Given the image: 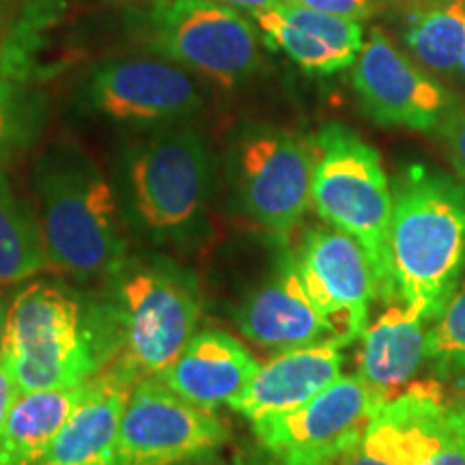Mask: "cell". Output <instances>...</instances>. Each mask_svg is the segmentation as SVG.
Segmentation results:
<instances>
[{"mask_svg": "<svg viewBox=\"0 0 465 465\" xmlns=\"http://www.w3.org/2000/svg\"><path fill=\"white\" fill-rule=\"evenodd\" d=\"M35 192L50 267L78 278L124 270L125 240L113 188L84 155H45L35 168Z\"/></svg>", "mask_w": 465, "mask_h": 465, "instance_id": "2", "label": "cell"}, {"mask_svg": "<svg viewBox=\"0 0 465 465\" xmlns=\"http://www.w3.org/2000/svg\"><path fill=\"white\" fill-rule=\"evenodd\" d=\"M7 311H9V308L5 306L3 298H0V360H3L5 336H7Z\"/></svg>", "mask_w": 465, "mask_h": 465, "instance_id": "34", "label": "cell"}, {"mask_svg": "<svg viewBox=\"0 0 465 465\" xmlns=\"http://www.w3.org/2000/svg\"><path fill=\"white\" fill-rule=\"evenodd\" d=\"M147 35L168 61L224 89L246 83L261 65L257 28L216 0H155Z\"/></svg>", "mask_w": 465, "mask_h": 465, "instance_id": "8", "label": "cell"}, {"mask_svg": "<svg viewBox=\"0 0 465 465\" xmlns=\"http://www.w3.org/2000/svg\"><path fill=\"white\" fill-rule=\"evenodd\" d=\"M302 282L342 347L362 339L369 328L375 278L362 246L334 226H315L295 252Z\"/></svg>", "mask_w": 465, "mask_h": 465, "instance_id": "13", "label": "cell"}, {"mask_svg": "<svg viewBox=\"0 0 465 465\" xmlns=\"http://www.w3.org/2000/svg\"><path fill=\"white\" fill-rule=\"evenodd\" d=\"M403 50L438 78H455L465 50V0H392Z\"/></svg>", "mask_w": 465, "mask_h": 465, "instance_id": "21", "label": "cell"}, {"mask_svg": "<svg viewBox=\"0 0 465 465\" xmlns=\"http://www.w3.org/2000/svg\"><path fill=\"white\" fill-rule=\"evenodd\" d=\"M351 83L364 114L388 127L435 132L459 102L438 75L418 65L377 26L353 63Z\"/></svg>", "mask_w": 465, "mask_h": 465, "instance_id": "11", "label": "cell"}, {"mask_svg": "<svg viewBox=\"0 0 465 465\" xmlns=\"http://www.w3.org/2000/svg\"><path fill=\"white\" fill-rule=\"evenodd\" d=\"M362 440L397 465H465V414L435 381L392 397Z\"/></svg>", "mask_w": 465, "mask_h": 465, "instance_id": "12", "label": "cell"}, {"mask_svg": "<svg viewBox=\"0 0 465 465\" xmlns=\"http://www.w3.org/2000/svg\"><path fill=\"white\" fill-rule=\"evenodd\" d=\"M302 7H311L323 14L347 17V20H369V17L386 14L392 0H291Z\"/></svg>", "mask_w": 465, "mask_h": 465, "instance_id": "27", "label": "cell"}, {"mask_svg": "<svg viewBox=\"0 0 465 465\" xmlns=\"http://www.w3.org/2000/svg\"><path fill=\"white\" fill-rule=\"evenodd\" d=\"M392 205V185L377 149L349 125L325 124L315 138L312 207L362 246L377 300L386 304L399 300L391 250Z\"/></svg>", "mask_w": 465, "mask_h": 465, "instance_id": "3", "label": "cell"}, {"mask_svg": "<svg viewBox=\"0 0 465 465\" xmlns=\"http://www.w3.org/2000/svg\"><path fill=\"white\" fill-rule=\"evenodd\" d=\"M243 461H246V465H302V463L284 461V459L272 455V452H267L265 449H263V452H259V455L243 457Z\"/></svg>", "mask_w": 465, "mask_h": 465, "instance_id": "32", "label": "cell"}, {"mask_svg": "<svg viewBox=\"0 0 465 465\" xmlns=\"http://www.w3.org/2000/svg\"><path fill=\"white\" fill-rule=\"evenodd\" d=\"M3 360L20 392L75 386L97 375L102 364L83 304L50 282L26 284L15 293Z\"/></svg>", "mask_w": 465, "mask_h": 465, "instance_id": "4", "label": "cell"}, {"mask_svg": "<svg viewBox=\"0 0 465 465\" xmlns=\"http://www.w3.org/2000/svg\"><path fill=\"white\" fill-rule=\"evenodd\" d=\"M386 405L358 373L341 375L323 392L289 414L254 422L261 449L291 463L323 465L364 438Z\"/></svg>", "mask_w": 465, "mask_h": 465, "instance_id": "10", "label": "cell"}, {"mask_svg": "<svg viewBox=\"0 0 465 465\" xmlns=\"http://www.w3.org/2000/svg\"><path fill=\"white\" fill-rule=\"evenodd\" d=\"M86 386L89 380L17 394L0 435V465H37L83 401Z\"/></svg>", "mask_w": 465, "mask_h": 465, "instance_id": "22", "label": "cell"}, {"mask_svg": "<svg viewBox=\"0 0 465 465\" xmlns=\"http://www.w3.org/2000/svg\"><path fill=\"white\" fill-rule=\"evenodd\" d=\"M213 162L192 127H168L138 144L127 160V188L138 224L155 237L183 235L212 194Z\"/></svg>", "mask_w": 465, "mask_h": 465, "instance_id": "6", "label": "cell"}, {"mask_svg": "<svg viewBox=\"0 0 465 465\" xmlns=\"http://www.w3.org/2000/svg\"><path fill=\"white\" fill-rule=\"evenodd\" d=\"M315 141L281 127H248L231 149V179L248 218L287 242L312 205Z\"/></svg>", "mask_w": 465, "mask_h": 465, "instance_id": "7", "label": "cell"}, {"mask_svg": "<svg viewBox=\"0 0 465 465\" xmlns=\"http://www.w3.org/2000/svg\"><path fill=\"white\" fill-rule=\"evenodd\" d=\"M429 323L420 312L397 300L362 336L358 375L371 391L391 401L427 362Z\"/></svg>", "mask_w": 465, "mask_h": 465, "instance_id": "20", "label": "cell"}, {"mask_svg": "<svg viewBox=\"0 0 465 465\" xmlns=\"http://www.w3.org/2000/svg\"><path fill=\"white\" fill-rule=\"evenodd\" d=\"M231 429L212 410L183 399L158 377L134 386L119 429V465H177L220 450Z\"/></svg>", "mask_w": 465, "mask_h": 465, "instance_id": "9", "label": "cell"}, {"mask_svg": "<svg viewBox=\"0 0 465 465\" xmlns=\"http://www.w3.org/2000/svg\"><path fill=\"white\" fill-rule=\"evenodd\" d=\"M50 267L39 216L0 171V282L26 281Z\"/></svg>", "mask_w": 465, "mask_h": 465, "instance_id": "23", "label": "cell"}, {"mask_svg": "<svg viewBox=\"0 0 465 465\" xmlns=\"http://www.w3.org/2000/svg\"><path fill=\"white\" fill-rule=\"evenodd\" d=\"M252 15L263 42L312 75H332L353 67L364 45L360 22L291 0H278Z\"/></svg>", "mask_w": 465, "mask_h": 465, "instance_id": "15", "label": "cell"}, {"mask_svg": "<svg viewBox=\"0 0 465 465\" xmlns=\"http://www.w3.org/2000/svg\"><path fill=\"white\" fill-rule=\"evenodd\" d=\"M438 134L441 147L449 155L457 177L465 182V102L459 97V102L446 113L444 119L440 121Z\"/></svg>", "mask_w": 465, "mask_h": 465, "instance_id": "26", "label": "cell"}, {"mask_svg": "<svg viewBox=\"0 0 465 465\" xmlns=\"http://www.w3.org/2000/svg\"><path fill=\"white\" fill-rule=\"evenodd\" d=\"M235 322L250 342L276 353L334 339L332 328L302 282L295 254H287L276 274L242 302Z\"/></svg>", "mask_w": 465, "mask_h": 465, "instance_id": "16", "label": "cell"}, {"mask_svg": "<svg viewBox=\"0 0 465 465\" xmlns=\"http://www.w3.org/2000/svg\"><path fill=\"white\" fill-rule=\"evenodd\" d=\"M457 75H459V80H461V83L465 84V50H463L461 63H459V72H457Z\"/></svg>", "mask_w": 465, "mask_h": 465, "instance_id": "35", "label": "cell"}, {"mask_svg": "<svg viewBox=\"0 0 465 465\" xmlns=\"http://www.w3.org/2000/svg\"><path fill=\"white\" fill-rule=\"evenodd\" d=\"M259 360L235 336L205 330L196 332L177 358L155 377L203 410L216 411L246 391Z\"/></svg>", "mask_w": 465, "mask_h": 465, "instance_id": "19", "label": "cell"}, {"mask_svg": "<svg viewBox=\"0 0 465 465\" xmlns=\"http://www.w3.org/2000/svg\"><path fill=\"white\" fill-rule=\"evenodd\" d=\"M20 388H17L15 377L9 371V366L5 364V360H0V435H3L5 424H7L9 411L14 407Z\"/></svg>", "mask_w": 465, "mask_h": 465, "instance_id": "29", "label": "cell"}, {"mask_svg": "<svg viewBox=\"0 0 465 465\" xmlns=\"http://www.w3.org/2000/svg\"><path fill=\"white\" fill-rule=\"evenodd\" d=\"M397 298L433 323L465 278V182L410 164L392 183Z\"/></svg>", "mask_w": 465, "mask_h": 465, "instance_id": "1", "label": "cell"}, {"mask_svg": "<svg viewBox=\"0 0 465 465\" xmlns=\"http://www.w3.org/2000/svg\"><path fill=\"white\" fill-rule=\"evenodd\" d=\"M452 386H450V394L449 397L455 401V403L461 407L463 414H465V373L463 375H457L455 380H450Z\"/></svg>", "mask_w": 465, "mask_h": 465, "instance_id": "33", "label": "cell"}, {"mask_svg": "<svg viewBox=\"0 0 465 465\" xmlns=\"http://www.w3.org/2000/svg\"><path fill=\"white\" fill-rule=\"evenodd\" d=\"M323 465H397V463H392L391 459L383 457L381 452L371 449L364 440H360L358 444L351 446V449L339 452V455L330 459V461H325Z\"/></svg>", "mask_w": 465, "mask_h": 465, "instance_id": "28", "label": "cell"}, {"mask_svg": "<svg viewBox=\"0 0 465 465\" xmlns=\"http://www.w3.org/2000/svg\"><path fill=\"white\" fill-rule=\"evenodd\" d=\"M342 349L339 341L328 339L276 353L270 362L259 366L246 391L231 403V410L252 424L298 410L342 375Z\"/></svg>", "mask_w": 465, "mask_h": 465, "instance_id": "17", "label": "cell"}, {"mask_svg": "<svg viewBox=\"0 0 465 465\" xmlns=\"http://www.w3.org/2000/svg\"><path fill=\"white\" fill-rule=\"evenodd\" d=\"M116 317L124 342L116 364L141 381L162 373L196 334L199 289L168 261L136 265L121 281Z\"/></svg>", "mask_w": 465, "mask_h": 465, "instance_id": "5", "label": "cell"}, {"mask_svg": "<svg viewBox=\"0 0 465 465\" xmlns=\"http://www.w3.org/2000/svg\"><path fill=\"white\" fill-rule=\"evenodd\" d=\"M177 465H246V461H243V455L229 459L220 455L218 450H212V452H205V455L188 459V461L177 463Z\"/></svg>", "mask_w": 465, "mask_h": 465, "instance_id": "30", "label": "cell"}, {"mask_svg": "<svg viewBox=\"0 0 465 465\" xmlns=\"http://www.w3.org/2000/svg\"><path fill=\"white\" fill-rule=\"evenodd\" d=\"M427 364L440 380L465 373V278L441 315L429 325Z\"/></svg>", "mask_w": 465, "mask_h": 465, "instance_id": "25", "label": "cell"}, {"mask_svg": "<svg viewBox=\"0 0 465 465\" xmlns=\"http://www.w3.org/2000/svg\"><path fill=\"white\" fill-rule=\"evenodd\" d=\"M89 95L100 113L132 125L177 124L203 108L194 78L177 63L155 58L106 63L93 74Z\"/></svg>", "mask_w": 465, "mask_h": 465, "instance_id": "14", "label": "cell"}, {"mask_svg": "<svg viewBox=\"0 0 465 465\" xmlns=\"http://www.w3.org/2000/svg\"><path fill=\"white\" fill-rule=\"evenodd\" d=\"M42 124V100L28 91L15 74L0 72V160L28 147Z\"/></svg>", "mask_w": 465, "mask_h": 465, "instance_id": "24", "label": "cell"}, {"mask_svg": "<svg viewBox=\"0 0 465 465\" xmlns=\"http://www.w3.org/2000/svg\"><path fill=\"white\" fill-rule=\"evenodd\" d=\"M136 383L119 364L93 375L83 401L37 465H119V429Z\"/></svg>", "mask_w": 465, "mask_h": 465, "instance_id": "18", "label": "cell"}, {"mask_svg": "<svg viewBox=\"0 0 465 465\" xmlns=\"http://www.w3.org/2000/svg\"><path fill=\"white\" fill-rule=\"evenodd\" d=\"M216 3H223V5H229V7L243 9V11H250V14H254V11L270 7V5L278 3V0H216Z\"/></svg>", "mask_w": 465, "mask_h": 465, "instance_id": "31", "label": "cell"}]
</instances>
